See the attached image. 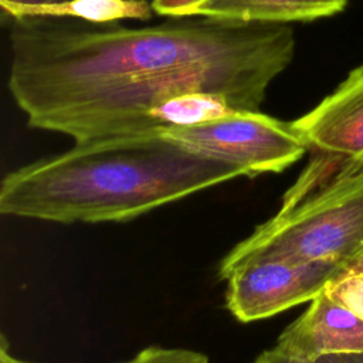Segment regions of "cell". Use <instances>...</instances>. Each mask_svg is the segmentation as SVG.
Returning <instances> with one entry per match:
<instances>
[{"label": "cell", "mask_w": 363, "mask_h": 363, "mask_svg": "<svg viewBox=\"0 0 363 363\" xmlns=\"http://www.w3.org/2000/svg\"><path fill=\"white\" fill-rule=\"evenodd\" d=\"M9 44L7 85L28 126L75 143L157 132L152 111L186 92L259 111L295 54L286 24L204 16L142 27L21 18L10 21Z\"/></svg>", "instance_id": "6da1fadb"}, {"label": "cell", "mask_w": 363, "mask_h": 363, "mask_svg": "<svg viewBox=\"0 0 363 363\" xmlns=\"http://www.w3.org/2000/svg\"><path fill=\"white\" fill-rule=\"evenodd\" d=\"M162 130L111 136L41 157L7 173L4 216L74 223H123L247 173L197 156Z\"/></svg>", "instance_id": "7a4b0ae2"}, {"label": "cell", "mask_w": 363, "mask_h": 363, "mask_svg": "<svg viewBox=\"0 0 363 363\" xmlns=\"http://www.w3.org/2000/svg\"><path fill=\"white\" fill-rule=\"evenodd\" d=\"M363 258V170L339 176L279 210L220 261L224 279L250 259L330 262L346 269Z\"/></svg>", "instance_id": "3957f363"}, {"label": "cell", "mask_w": 363, "mask_h": 363, "mask_svg": "<svg viewBox=\"0 0 363 363\" xmlns=\"http://www.w3.org/2000/svg\"><path fill=\"white\" fill-rule=\"evenodd\" d=\"M291 123L313 155L281 206L296 203L339 176L363 170V64Z\"/></svg>", "instance_id": "277c9868"}, {"label": "cell", "mask_w": 363, "mask_h": 363, "mask_svg": "<svg viewBox=\"0 0 363 363\" xmlns=\"http://www.w3.org/2000/svg\"><path fill=\"white\" fill-rule=\"evenodd\" d=\"M160 133L197 156L242 169L247 177L279 173L308 150L291 122L261 111H234L208 123L167 128Z\"/></svg>", "instance_id": "5b68a950"}, {"label": "cell", "mask_w": 363, "mask_h": 363, "mask_svg": "<svg viewBox=\"0 0 363 363\" xmlns=\"http://www.w3.org/2000/svg\"><path fill=\"white\" fill-rule=\"evenodd\" d=\"M345 267L330 262L250 259L225 278V308L241 323L272 318L311 302Z\"/></svg>", "instance_id": "8992f818"}, {"label": "cell", "mask_w": 363, "mask_h": 363, "mask_svg": "<svg viewBox=\"0 0 363 363\" xmlns=\"http://www.w3.org/2000/svg\"><path fill=\"white\" fill-rule=\"evenodd\" d=\"M275 346L311 362L363 353V320L322 292L282 330Z\"/></svg>", "instance_id": "52a82bcc"}, {"label": "cell", "mask_w": 363, "mask_h": 363, "mask_svg": "<svg viewBox=\"0 0 363 363\" xmlns=\"http://www.w3.org/2000/svg\"><path fill=\"white\" fill-rule=\"evenodd\" d=\"M349 0H208L197 13L244 24L312 21L340 13Z\"/></svg>", "instance_id": "ba28073f"}, {"label": "cell", "mask_w": 363, "mask_h": 363, "mask_svg": "<svg viewBox=\"0 0 363 363\" xmlns=\"http://www.w3.org/2000/svg\"><path fill=\"white\" fill-rule=\"evenodd\" d=\"M9 21L21 18H71L88 24H115L123 20L147 21L155 10L147 0H61L50 4H0Z\"/></svg>", "instance_id": "9c48e42d"}, {"label": "cell", "mask_w": 363, "mask_h": 363, "mask_svg": "<svg viewBox=\"0 0 363 363\" xmlns=\"http://www.w3.org/2000/svg\"><path fill=\"white\" fill-rule=\"evenodd\" d=\"M235 109L223 95L213 92H186L166 99L150 113L155 130L189 128L228 116Z\"/></svg>", "instance_id": "30bf717a"}, {"label": "cell", "mask_w": 363, "mask_h": 363, "mask_svg": "<svg viewBox=\"0 0 363 363\" xmlns=\"http://www.w3.org/2000/svg\"><path fill=\"white\" fill-rule=\"evenodd\" d=\"M323 292L363 320V272L346 269L332 279Z\"/></svg>", "instance_id": "8fae6325"}, {"label": "cell", "mask_w": 363, "mask_h": 363, "mask_svg": "<svg viewBox=\"0 0 363 363\" xmlns=\"http://www.w3.org/2000/svg\"><path fill=\"white\" fill-rule=\"evenodd\" d=\"M122 363H210L207 354L183 347L149 346Z\"/></svg>", "instance_id": "7c38bea8"}, {"label": "cell", "mask_w": 363, "mask_h": 363, "mask_svg": "<svg viewBox=\"0 0 363 363\" xmlns=\"http://www.w3.org/2000/svg\"><path fill=\"white\" fill-rule=\"evenodd\" d=\"M150 1L156 14L167 18H173V17L197 16L200 9L208 0H150Z\"/></svg>", "instance_id": "4fadbf2b"}, {"label": "cell", "mask_w": 363, "mask_h": 363, "mask_svg": "<svg viewBox=\"0 0 363 363\" xmlns=\"http://www.w3.org/2000/svg\"><path fill=\"white\" fill-rule=\"evenodd\" d=\"M252 363H313V362L298 357V356H294L291 353L284 352L278 346H274L271 349H267V350L261 352L252 360Z\"/></svg>", "instance_id": "5bb4252c"}, {"label": "cell", "mask_w": 363, "mask_h": 363, "mask_svg": "<svg viewBox=\"0 0 363 363\" xmlns=\"http://www.w3.org/2000/svg\"><path fill=\"white\" fill-rule=\"evenodd\" d=\"M313 363H363V353L325 356V357L315 360Z\"/></svg>", "instance_id": "9a60e30c"}, {"label": "cell", "mask_w": 363, "mask_h": 363, "mask_svg": "<svg viewBox=\"0 0 363 363\" xmlns=\"http://www.w3.org/2000/svg\"><path fill=\"white\" fill-rule=\"evenodd\" d=\"M0 363H31L27 360H23L17 356H14L10 352V346L9 342L6 339L4 335H1V340H0Z\"/></svg>", "instance_id": "2e32d148"}, {"label": "cell", "mask_w": 363, "mask_h": 363, "mask_svg": "<svg viewBox=\"0 0 363 363\" xmlns=\"http://www.w3.org/2000/svg\"><path fill=\"white\" fill-rule=\"evenodd\" d=\"M61 0H0V4H20V6H38V4H50Z\"/></svg>", "instance_id": "e0dca14e"}, {"label": "cell", "mask_w": 363, "mask_h": 363, "mask_svg": "<svg viewBox=\"0 0 363 363\" xmlns=\"http://www.w3.org/2000/svg\"><path fill=\"white\" fill-rule=\"evenodd\" d=\"M347 269H350V271H362L363 272V258L362 259H359L357 262H354L352 267H349Z\"/></svg>", "instance_id": "ac0fdd59"}]
</instances>
